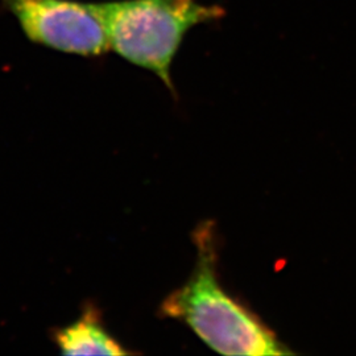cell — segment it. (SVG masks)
Segmentation results:
<instances>
[{"label":"cell","mask_w":356,"mask_h":356,"mask_svg":"<svg viewBox=\"0 0 356 356\" xmlns=\"http://www.w3.org/2000/svg\"><path fill=\"white\" fill-rule=\"evenodd\" d=\"M194 242L198 254L195 268L189 280L166 297L161 314L188 325L219 354L292 355V350L266 323L222 286L213 222L195 229Z\"/></svg>","instance_id":"6da1fadb"},{"label":"cell","mask_w":356,"mask_h":356,"mask_svg":"<svg viewBox=\"0 0 356 356\" xmlns=\"http://www.w3.org/2000/svg\"><path fill=\"white\" fill-rule=\"evenodd\" d=\"M91 6L106 28L110 49L154 73L172 92L170 67L186 33L226 15L219 6L197 0H119Z\"/></svg>","instance_id":"7a4b0ae2"},{"label":"cell","mask_w":356,"mask_h":356,"mask_svg":"<svg viewBox=\"0 0 356 356\" xmlns=\"http://www.w3.org/2000/svg\"><path fill=\"white\" fill-rule=\"evenodd\" d=\"M26 38L78 56H102L110 42L91 3L74 0H3Z\"/></svg>","instance_id":"3957f363"},{"label":"cell","mask_w":356,"mask_h":356,"mask_svg":"<svg viewBox=\"0 0 356 356\" xmlns=\"http://www.w3.org/2000/svg\"><path fill=\"white\" fill-rule=\"evenodd\" d=\"M54 342L65 355H127L111 334L106 330L101 314L94 305L85 306L74 323L54 332Z\"/></svg>","instance_id":"277c9868"}]
</instances>
